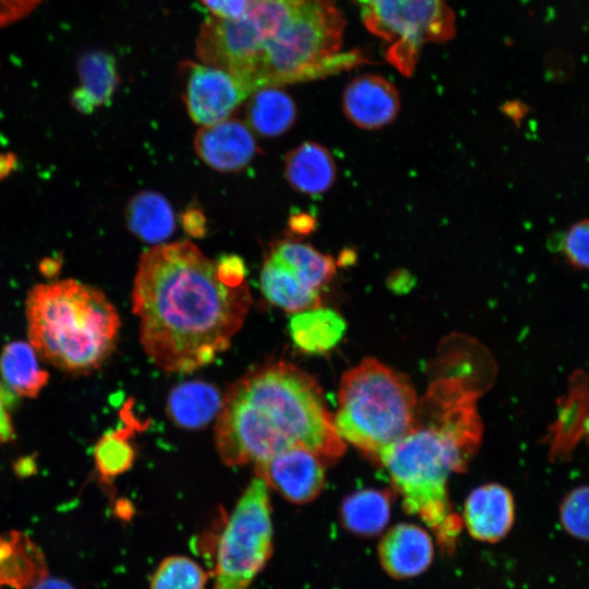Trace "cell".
I'll list each match as a JSON object with an SVG mask.
<instances>
[{
    "mask_svg": "<svg viewBox=\"0 0 589 589\" xmlns=\"http://www.w3.org/2000/svg\"><path fill=\"white\" fill-rule=\"evenodd\" d=\"M251 301L244 263L236 255L212 261L180 241L140 257L132 310L144 352L166 373L212 363L242 327Z\"/></svg>",
    "mask_w": 589,
    "mask_h": 589,
    "instance_id": "1",
    "label": "cell"
},
{
    "mask_svg": "<svg viewBox=\"0 0 589 589\" xmlns=\"http://www.w3.org/2000/svg\"><path fill=\"white\" fill-rule=\"evenodd\" d=\"M344 31L336 0H252L236 21L203 22L196 55L252 94L359 62L358 51L339 53Z\"/></svg>",
    "mask_w": 589,
    "mask_h": 589,
    "instance_id": "2",
    "label": "cell"
},
{
    "mask_svg": "<svg viewBox=\"0 0 589 589\" xmlns=\"http://www.w3.org/2000/svg\"><path fill=\"white\" fill-rule=\"evenodd\" d=\"M215 443L227 466L257 464L297 447L330 465L346 450L318 382L286 361L257 366L230 386Z\"/></svg>",
    "mask_w": 589,
    "mask_h": 589,
    "instance_id": "3",
    "label": "cell"
},
{
    "mask_svg": "<svg viewBox=\"0 0 589 589\" xmlns=\"http://www.w3.org/2000/svg\"><path fill=\"white\" fill-rule=\"evenodd\" d=\"M27 335L56 368L86 373L111 353L120 320L98 289L74 279L35 286L26 300Z\"/></svg>",
    "mask_w": 589,
    "mask_h": 589,
    "instance_id": "4",
    "label": "cell"
},
{
    "mask_svg": "<svg viewBox=\"0 0 589 589\" xmlns=\"http://www.w3.org/2000/svg\"><path fill=\"white\" fill-rule=\"evenodd\" d=\"M337 400L338 435L376 464L414 425L418 399L410 380L374 358L342 374Z\"/></svg>",
    "mask_w": 589,
    "mask_h": 589,
    "instance_id": "5",
    "label": "cell"
},
{
    "mask_svg": "<svg viewBox=\"0 0 589 589\" xmlns=\"http://www.w3.org/2000/svg\"><path fill=\"white\" fill-rule=\"evenodd\" d=\"M377 464L387 471L405 509L420 517L446 548L453 546L460 526L450 512L447 482L452 472L468 465L456 445L436 429L414 422Z\"/></svg>",
    "mask_w": 589,
    "mask_h": 589,
    "instance_id": "6",
    "label": "cell"
},
{
    "mask_svg": "<svg viewBox=\"0 0 589 589\" xmlns=\"http://www.w3.org/2000/svg\"><path fill=\"white\" fill-rule=\"evenodd\" d=\"M351 1L368 31L387 44L388 62L406 75L413 72L424 45L445 43L455 35V13L448 0Z\"/></svg>",
    "mask_w": 589,
    "mask_h": 589,
    "instance_id": "7",
    "label": "cell"
},
{
    "mask_svg": "<svg viewBox=\"0 0 589 589\" xmlns=\"http://www.w3.org/2000/svg\"><path fill=\"white\" fill-rule=\"evenodd\" d=\"M273 551L272 507L266 483L255 477L219 536L213 589H249Z\"/></svg>",
    "mask_w": 589,
    "mask_h": 589,
    "instance_id": "8",
    "label": "cell"
},
{
    "mask_svg": "<svg viewBox=\"0 0 589 589\" xmlns=\"http://www.w3.org/2000/svg\"><path fill=\"white\" fill-rule=\"evenodd\" d=\"M478 393L460 377H445L432 383L418 401L416 420L449 438L469 461L479 447L482 424L477 411Z\"/></svg>",
    "mask_w": 589,
    "mask_h": 589,
    "instance_id": "9",
    "label": "cell"
},
{
    "mask_svg": "<svg viewBox=\"0 0 589 589\" xmlns=\"http://www.w3.org/2000/svg\"><path fill=\"white\" fill-rule=\"evenodd\" d=\"M180 68L189 115L202 127L228 119L251 95L238 79L220 68L193 61H185Z\"/></svg>",
    "mask_w": 589,
    "mask_h": 589,
    "instance_id": "10",
    "label": "cell"
},
{
    "mask_svg": "<svg viewBox=\"0 0 589 589\" xmlns=\"http://www.w3.org/2000/svg\"><path fill=\"white\" fill-rule=\"evenodd\" d=\"M323 461L305 448L284 450L255 464V476L293 504H308L323 491Z\"/></svg>",
    "mask_w": 589,
    "mask_h": 589,
    "instance_id": "11",
    "label": "cell"
},
{
    "mask_svg": "<svg viewBox=\"0 0 589 589\" xmlns=\"http://www.w3.org/2000/svg\"><path fill=\"white\" fill-rule=\"evenodd\" d=\"M341 99L347 119L364 130L388 125L400 109L397 88L385 77L375 74L354 77L345 87Z\"/></svg>",
    "mask_w": 589,
    "mask_h": 589,
    "instance_id": "12",
    "label": "cell"
},
{
    "mask_svg": "<svg viewBox=\"0 0 589 589\" xmlns=\"http://www.w3.org/2000/svg\"><path fill=\"white\" fill-rule=\"evenodd\" d=\"M197 156L211 168L235 172L247 167L257 152L249 128L240 120L226 119L201 128L194 137Z\"/></svg>",
    "mask_w": 589,
    "mask_h": 589,
    "instance_id": "13",
    "label": "cell"
},
{
    "mask_svg": "<svg viewBox=\"0 0 589 589\" xmlns=\"http://www.w3.org/2000/svg\"><path fill=\"white\" fill-rule=\"evenodd\" d=\"M377 554L383 569L395 579H408L424 573L434 556L430 533L411 522H400L382 537Z\"/></svg>",
    "mask_w": 589,
    "mask_h": 589,
    "instance_id": "14",
    "label": "cell"
},
{
    "mask_svg": "<svg viewBox=\"0 0 589 589\" xmlns=\"http://www.w3.org/2000/svg\"><path fill=\"white\" fill-rule=\"evenodd\" d=\"M515 520L512 492L498 483H486L467 496L462 521L469 534L482 542L495 543L510 531Z\"/></svg>",
    "mask_w": 589,
    "mask_h": 589,
    "instance_id": "15",
    "label": "cell"
},
{
    "mask_svg": "<svg viewBox=\"0 0 589 589\" xmlns=\"http://www.w3.org/2000/svg\"><path fill=\"white\" fill-rule=\"evenodd\" d=\"M223 401V395L214 385L204 381H188L171 389L166 410L176 425L196 430L219 414Z\"/></svg>",
    "mask_w": 589,
    "mask_h": 589,
    "instance_id": "16",
    "label": "cell"
},
{
    "mask_svg": "<svg viewBox=\"0 0 589 589\" xmlns=\"http://www.w3.org/2000/svg\"><path fill=\"white\" fill-rule=\"evenodd\" d=\"M285 170L292 188L306 194L327 191L336 179V165L324 146L305 142L287 154Z\"/></svg>",
    "mask_w": 589,
    "mask_h": 589,
    "instance_id": "17",
    "label": "cell"
},
{
    "mask_svg": "<svg viewBox=\"0 0 589 589\" xmlns=\"http://www.w3.org/2000/svg\"><path fill=\"white\" fill-rule=\"evenodd\" d=\"M261 289L269 302L293 314L321 306L320 292L306 287L271 253L262 267Z\"/></svg>",
    "mask_w": 589,
    "mask_h": 589,
    "instance_id": "18",
    "label": "cell"
},
{
    "mask_svg": "<svg viewBox=\"0 0 589 589\" xmlns=\"http://www.w3.org/2000/svg\"><path fill=\"white\" fill-rule=\"evenodd\" d=\"M392 512L390 493L363 489L347 495L340 505V522L358 537H375L387 526Z\"/></svg>",
    "mask_w": 589,
    "mask_h": 589,
    "instance_id": "19",
    "label": "cell"
},
{
    "mask_svg": "<svg viewBox=\"0 0 589 589\" xmlns=\"http://www.w3.org/2000/svg\"><path fill=\"white\" fill-rule=\"evenodd\" d=\"M345 329V320L336 311L321 306L294 313L289 322L291 339L306 353L330 350L339 342Z\"/></svg>",
    "mask_w": 589,
    "mask_h": 589,
    "instance_id": "20",
    "label": "cell"
},
{
    "mask_svg": "<svg viewBox=\"0 0 589 589\" xmlns=\"http://www.w3.org/2000/svg\"><path fill=\"white\" fill-rule=\"evenodd\" d=\"M125 221L133 235L149 243L168 239L176 227L169 202L151 190L142 191L130 200L125 209Z\"/></svg>",
    "mask_w": 589,
    "mask_h": 589,
    "instance_id": "21",
    "label": "cell"
},
{
    "mask_svg": "<svg viewBox=\"0 0 589 589\" xmlns=\"http://www.w3.org/2000/svg\"><path fill=\"white\" fill-rule=\"evenodd\" d=\"M79 75L81 86L74 100L79 109L85 112L107 104L119 82L113 57L99 50L89 51L81 58Z\"/></svg>",
    "mask_w": 589,
    "mask_h": 589,
    "instance_id": "22",
    "label": "cell"
},
{
    "mask_svg": "<svg viewBox=\"0 0 589 589\" xmlns=\"http://www.w3.org/2000/svg\"><path fill=\"white\" fill-rule=\"evenodd\" d=\"M0 372L7 386L22 397H36L49 378L40 368L34 347L24 341H12L3 347Z\"/></svg>",
    "mask_w": 589,
    "mask_h": 589,
    "instance_id": "23",
    "label": "cell"
},
{
    "mask_svg": "<svg viewBox=\"0 0 589 589\" xmlns=\"http://www.w3.org/2000/svg\"><path fill=\"white\" fill-rule=\"evenodd\" d=\"M247 105L248 122L264 136L285 133L294 123L297 108L293 99L276 87H264L250 95Z\"/></svg>",
    "mask_w": 589,
    "mask_h": 589,
    "instance_id": "24",
    "label": "cell"
},
{
    "mask_svg": "<svg viewBox=\"0 0 589 589\" xmlns=\"http://www.w3.org/2000/svg\"><path fill=\"white\" fill-rule=\"evenodd\" d=\"M130 402L122 410L124 425L107 432L96 443L94 457L97 471L104 481L124 473L133 465L135 455L129 438L140 424L131 411Z\"/></svg>",
    "mask_w": 589,
    "mask_h": 589,
    "instance_id": "25",
    "label": "cell"
},
{
    "mask_svg": "<svg viewBox=\"0 0 589 589\" xmlns=\"http://www.w3.org/2000/svg\"><path fill=\"white\" fill-rule=\"evenodd\" d=\"M271 254L289 267L306 287L318 292L336 271L333 257L302 242L281 241Z\"/></svg>",
    "mask_w": 589,
    "mask_h": 589,
    "instance_id": "26",
    "label": "cell"
},
{
    "mask_svg": "<svg viewBox=\"0 0 589 589\" xmlns=\"http://www.w3.org/2000/svg\"><path fill=\"white\" fill-rule=\"evenodd\" d=\"M207 578V573L192 558L171 555L153 573L149 589H205Z\"/></svg>",
    "mask_w": 589,
    "mask_h": 589,
    "instance_id": "27",
    "label": "cell"
},
{
    "mask_svg": "<svg viewBox=\"0 0 589 589\" xmlns=\"http://www.w3.org/2000/svg\"><path fill=\"white\" fill-rule=\"evenodd\" d=\"M560 520L573 537L589 540V485L569 491L560 505Z\"/></svg>",
    "mask_w": 589,
    "mask_h": 589,
    "instance_id": "28",
    "label": "cell"
},
{
    "mask_svg": "<svg viewBox=\"0 0 589 589\" xmlns=\"http://www.w3.org/2000/svg\"><path fill=\"white\" fill-rule=\"evenodd\" d=\"M563 250L574 266L589 269V219L570 227L564 238Z\"/></svg>",
    "mask_w": 589,
    "mask_h": 589,
    "instance_id": "29",
    "label": "cell"
},
{
    "mask_svg": "<svg viewBox=\"0 0 589 589\" xmlns=\"http://www.w3.org/2000/svg\"><path fill=\"white\" fill-rule=\"evenodd\" d=\"M46 0H0V28L21 21Z\"/></svg>",
    "mask_w": 589,
    "mask_h": 589,
    "instance_id": "30",
    "label": "cell"
},
{
    "mask_svg": "<svg viewBox=\"0 0 589 589\" xmlns=\"http://www.w3.org/2000/svg\"><path fill=\"white\" fill-rule=\"evenodd\" d=\"M212 13V17L236 21L249 9L252 0H200Z\"/></svg>",
    "mask_w": 589,
    "mask_h": 589,
    "instance_id": "31",
    "label": "cell"
},
{
    "mask_svg": "<svg viewBox=\"0 0 589 589\" xmlns=\"http://www.w3.org/2000/svg\"><path fill=\"white\" fill-rule=\"evenodd\" d=\"M183 228L193 237H201L205 232V218L201 211L190 208L182 216Z\"/></svg>",
    "mask_w": 589,
    "mask_h": 589,
    "instance_id": "32",
    "label": "cell"
},
{
    "mask_svg": "<svg viewBox=\"0 0 589 589\" xmlns=\"http://www.w3.org/2000/svg\"><path fill=\"white\" fill-rule=\"evenodd\" d=\"M7 394L0 384V443L10 442L14 437V430L7 410Z\"/></svg>",
    "mask_w": 589,
    "mask_h": 589,
    "instance_id": "33",
    "label": "cell"
},
{
    "mask_svg": "<svg viewBox=\"0 0 589 589\" xmlns=\"http://www.w3.org/2000/svg\"><path fill=\"white\" fill-rule=\"evenodd\" d=\"M313 219L308 215H296L290 219V226L297 232L305 233L313 228Z\"/></svg>",
    "mask_w": 589,
    "mask_h": 589,
    "instance_id": "34",
    "label": "cell"
},
{
    "mask_svg": "<svg viewBox=\"0 0 589 589\" xmlns=\"http://www.w3.org/2000/svg\"><path fill=\"white\" fill-rule=\"evenodd\" d=\"M34 589H74L68 581L59 578H46L38 582Z\"/></svg>",
    "mask_w": 589,
    "mask_h": 589,
    "instance_id": "35",
    "label": "cell"
}]
</instances>
